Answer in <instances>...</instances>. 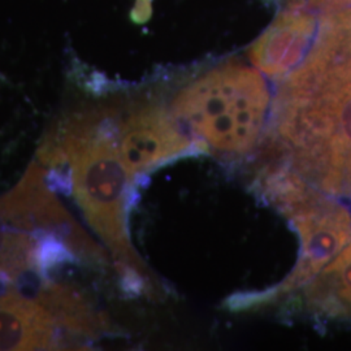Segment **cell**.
Wrapping results in <instances>:
<instances>
[{
	"instance_id": "6da1fadb",
	"label": "cell",
	"mask_w": 351,
	"mask_h": 351,
	"mask_svg": "<svg viewBox=\"0 0 351 351\" xmlns=\"http://www.w3.org/2000/svg\"><path fill=\"white\" fill-rule=\"evenodd\" d=\"M274 138L315 189L351 195V11L326 20L277 95Z\"/></svg>"
},
{
	"instance_id": "7a4b0ae2",
	"label": "cell",
	"mask_w": 351,
	"mask_h": 351,
	"mask_svg": "<svg viewBox=\"0 0 351 351\" xmlns=\"http://www.w3.org/2000/svg\"><path fill=\"white\" fill-rule=\"evenodd\" d=\"M60 149L72 165L75 197L112 252L124 281L136 291L154 288L156 284L128 234L126 189L130 177L114 130L106 121L77 120L69 126Z\"/></svg>"
},
{
	"instance_id": "3957f363",
	"label": "cell",
	"mask_w": 351,
	"mask_h": 351,
	"mask_svg": "<svg viewBox=\"0 0 351 351\" xmlns=\"http://www.w3.org/2000/svg\"><path fill=\"white\" fill-rule=\"evenodd\" d=\"M269 107L263 77L230 63L202 75L172 101V114L193 138L226 155H245L262 136Z\"/></svg>"
},
{
	"instance_id": "277c9868",
	"label": "cell",
	"mask_w": 351,
	"mask_h": 351,
	"mask_svg": "<svg viewBox=\"0 0 351 351\" xmlns=\"http://www.w3.org/2000/svg\"><path fill=\"white\" fill-rule=\"evenodd\" d=\"M265 197L291 221L301 239L300 258L281 284L258 294L229 300V308L246 310L269 304L310 284L351 242V213L343 204L328 199L302 177L280 167L264 176Z\"/></svg>"
},
{
	"instance_id": "5b68a950",
	"label": "cell",
	"mask_w": 351,
	"mask_h": 351,
	"mask_svg": "<svg viewBox=\"0 0 351 351\" xmlns=\"http://www.w3.org/2000/svg\"><path fill=\"white\" fill-rule=\"evenodd\" d=\"M207 149L201 141L190 138L172 112L162 107L139 108L120 129L119 150L130 178L171 159L202 154Z\"/></svg>"
},
{
	"instance_id": "8992f818",
	"label": "cell",
	"mask_w": 351,
	"mask_h": 351,
	"mask_svg": "<svg viewBox=\"0 0 351 351\" xmlns=\"http://www.w3.org/2000/svg\"><path fill=\"white\" fill-rule=\"evenodd\" d=\"M315 26L316 21L308 13H282L252 46V63L268 75H289L304 59L306 51L311 49Z\"/></svg>"
},
{
	"instance_id": "52a82bcc",
	"label": "cell",
	"mask_w": 351,
	"mask_h": 351,
	"mask_svg": "<svg viewBox=\"0 0 351 351\" xmlns=\"http://www.w3.org/2000/svg\"><path fill=\"white\" fill-rule=\"evenodd\" d=\"M55 320L45 306L19 294L0 295V350L50 349Z\"/></svg>"
},
{
	"instance_id": "ba28073f",
	"label": "cell",
	"mask_w": 351,
	"mask_h": 351,
	"mask_svg": "<svg viewBox=\"0 0 351 351\" xmlns=\"http://www.w3.org/2000/svg\"><path fill=\"white\" fill-rule=\"evenodd\" d=\"M0 216V274L14 277L33 264L34 245Z\"/></svg>"
}]
</instances>
